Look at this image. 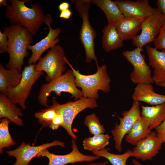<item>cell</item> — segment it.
Returning <instances> with one entry per match:
<instances>
[{"instance_id": "cell-1", "label": "cell", "mask_w": 165, "mask_h": 165, "mask_svg": "<svg viewBox=\"0 0 165 165\" xmlns=\"http://www.w3.org/2000/svg\"><path fill=\"white\" fill-rule=\"evenodd\" d=\"M28 0H10V4L7 6L5 15L12 25L19 24L35 35L44 23L46 16L41 7L34 4L31 8L25 3Z\"/></svg>"}, {"instance_id": "cell-2", "label": "cell", "mask_w": 165, "mask_h": 165, "mask_svg": "<svg viewBox=\"0 0 165 165\" xmlns=\"http://www.w3.org/2000/svg\"><path fill=\"white\" fill-rule=\"evenodd\" d=\"M8 40L9 59L6 65L8 69H17L21 72L24 60L27 57V49L33 41L32 35L19 24L12 25L4 29Z\"/></svg>"}, {"instance_id": "cell-3", "label": "cell", "mask_w": 165, "mask_h": 165, "mask_svg": "<svg viewBox=\"0 0 165 165\" xmlns=\"http://www.w3.org/2000/svg\"><path fill=\"white\" fill-rule=\"evenodd\" d=\"M65 60L73 72L76 86L81 89L83 97L96 99L99 98L98 90L105 93L110 91L111 79L107 72L106 65L99 66L97 63L96 72L93 74L86 75L81 74L79 70L75 69L66 57Z\"/></svg>"}, {"instance_id": "cell-4", "label": "cell", "mask_w": 165, "mask_h": 165, "mask_svg": "<svg viewBox=\"0 0 165 165\" xmlns=\"http://www.w3.org/2000/svg\"><path fill=\"white\" fill-rule=\"evenodd\" d=\"M52 92L60 96L62 92L69 93L75 100L83 97L82 91L76 86L75 76L71 69L61 76L42 85L38 96V100L40 105L49 107L47 103V98Z\"/></svg>"}, {"instance_id": "cell-5", "label": "cell", "mask_w": 165, "mask_h": 165, "mask_svg": "<svg viewBox=\"0 0 165 165\" xmlns=\"http://www.w3.org/2000/svg\"><path fill=\"white\" fill-rule=\"evenodd\" d=\"M72 2L82 20L79 39L85 50L86 61L89 63L94 60L96 64L97 63L94 48L96 33L91 26L89 18L88 11L91 0H75Z\"/></svg>"}, {"instance_id": "cell-6", "label": "cell", "mask_w": 165, "mask_h": 165, "mask_svg": "<svg viewBox=\"0 0 165 165\" xmlns=\"http://www.w3.org/2000/svg\"><path fill=\"white\" fill-rule=\"evenodd\" d=\"M53 99L50 107L57 114L61 115L63 122L61 126L72 139L76 140V136L72 128L73 120L79 113L86 109L97 107L96 99L83 96L74 101H70L63 104L57 103L55 99Z\"/></svg>"}, {"instance_id": "cell-7", "label": "cell", "mask_w": 165, "mask_h": 165, "mask_svg": "<svg viewBox=\"0 0 165 165\" xmlns=\"http://www.w3.org/2000/svg\"><path fill=\"white\" fill-rule=\"evenodd\" d=\"M43 74L42 71L36 70L35 64L25 66L22 72V78L20 83L14 88H8L6 95L11 102L19 104L25 110V102L32 87Z\"/></svg>"}, {"instance_id": "cell-8", "label": "cell", "mask_w": 165, "mask_h": 165, "mask_svg": "<svg viewBox=\"0 0 165 165\" xmlns=\"http://www.w3.org/2000/svg\"><path fill=\"white\" fill-rule=\"evenodd\" d=\"M65 57L63 47L57 45L50 48L44 57L40 58L35 64V69L46 72V79L49 82L62 75L65 71Z\"/></svg>"}, {"instance_id": "cell-9", "label": "cell", "mask_w": 165, "mask_h": 165, "mask_svg": "<svg viewBox=\"0 0 165 165\" xmlns=\"http://www.w3.org/2000/svg\"><path fill=\"white\" fill-rule=\"evenodd\" d=\"M142 48L137 47L131 50L122 52L123 56L133 67L130 75V79L134 84H152V75L149 65L146 62L144 56L142 53Z\"/></svg>"}, {"instance_id": "cell-10", "label": "cell", "mask_w": 165, "mask_h": 165, "mask_svg": "<svg viewBox=\"0 0 165 165\" xmlns=\"http://www.w3.org/2000/svg\"><path fill=\"white\" fill-rule=\"evenodd\" d=\"M165 23V16L157 8H154L153 13L144 20L141 33L132 40L133 45L137 47L142 48L144 46L154 42Z\"/></svg>"}, {"instance_id": "cell-11", "label": "cell", "mask_w": 165, "mask_h": 165, "mask_svg": "<svg viewBox=\"0 0 165 165\" xmlns=\"http://www.w3.org/2000/svg\"><path fill=\"white\" fill-rule=\"evenodd\" d=\"M140 106V102L134 101L131 108L122 113V117H119V124L116 123L114 128L111 131L115 141V148L119 152L122 150V143L123 138L135 122L141 117Z\"/></svg>"}, {"instance_id": "cell-12", "label": "cell", "mask_w": 165, "mask_h": 165, "mask_svg": "<svg viewBox=\"0 0 165 165\" xmlns=\"http://www.w3.org/2000/svg\"><path fill=\"white\" fill-rule=\"evenodd\" d=\"M71 142L72 151L69 153L57 155L51 153L46 149L38 154L36 157H46L49 160L48 165H66L78 162H91L101 158L97 156L84 154L79 150L75 139L72 138Z\"/></svg>"}, {"instance_id": "cell-13", "label": "cell", "mask_w": 165, "mask_h": 165, "mask_svg": "<svg viewBox=\"0 0 165 165\" xmlns=\"http://www.w3.org/2000/svg\"><path fill=\"white\" fill-rule=\"evenodd\" d=\"M55 146L65 148L64 142L58 140H55L37 146H31L23 142L17 148L6 152L9 156L14 157L16 161L13 165H28L30 162L36 157L40 152L47 148Z\"/></svg>"}, {"instance_id": "cell-14", "label": "cell", "mask_w": 165, "mask_h": 165, "mask_svg": "<svg viewBox=\"0 0 165 165\" xmlns=\"http://www.w3.org/2000/svg\"><path fill=\"white\" fill-rule=\"evenodd\" d=\"M46 16L44 23L49 27V33L45 37L35 45L28 46V49L31 50L32 53L28 60L29 64H35L46 50L55 46L60 41L58 37L61 32V28L52 29L50 25L53 22L51 16L48 14Z\"/></svg>"}, {"instance_id": "cell-15", "label": "cell", "mask_w": 165, "mask_h": 165, "mask_svg": "<svg viewBox=\"0 0 165 165\" xmlns=\"http://www.w3.org/2000/svg\"><path fill=\"white\" fill-rule=\"evenodd\" d=\"M162 142L157 136L155 131L151 133L138 144L132 150V157L144 161L151 160L161 149Z\"/></svg>"}, {"instance_id": "cell-16", "label": "cell", "mask_w": 165, "mask_h": 165, "mask_svg": "<svg viewBox=\"0 0 165 165\" xmlns=\"http://www.w3.org/2000/svg\"><path fill=\"white\" fill-rule=\"evenodd\" d=\"M114 2L124 16L146 18L152 15L154 10L148 0H115Z\"/></svg>"}, {"instance_id": "cell-17", "label": "cell", "mask_w": 165, "mask_h": 165, "mask_svg": "<svg viewBox=\"0 0 165 165\" xmlns=\"http://www.w3.org/2000/svg\"><path fill=\"white\" fill-rule=\"evenodd\" d=\"M149 64L154 69L152 79L156 84L165 81V50L159 51L147 45L146 48Z\"/></svg>"}, {"instance_id": "cell-18", "label": "cell", "mask_w": 165, "mask_h": 165, "mask_svg": "<svg viewBox=\"0 0 165 165\" xmlns=\"http://www.w3.org/2000/svg\"><path fill=\"white\" fill-rule=\"evenodd\" d=\"M145 18L124 16L119 21L115 27L122 40H133L141 30Z\"/></svg>"}, {"instance_id": "cell-19", "label": "cell", "mask_w": 165, "mask_h": 165, "mask_svg": "<svg viewBox=\"0 0 165 165\" xmlns=\"http://www.w3.org/2000/svg\"><path fill=\"white\" fill-rule=\"evenodd\" d=\"M132 97L134 101L143 102L153 106L165 103V95L155 92L152 84L137 85Z\"/></svg>"}, {"instance_id": "cell-20", "label": "cell", "mask_w": 165, "mask_h": 165, "mask_svg": "<svg viewBox=\"0 0 165 165\" xmlns=\"http://www.w3.org/2000/svg\"><path fill=\"white\" fill-rule=\"evenodd\" d=\"M23 115L22 109L16 104L11 102L6 95L0 94V118L8 119L19 126L23 125V121L20 117Z\"/></svg>"}, {"instance_id": "cell-21", "label": "cell", "mask_w": 165, "mask_h": 165, "mask_svg": "<svg viewBox=\"0 0 165 165\" xmlns=\"http://www.w3.org/2000/svg\"><path fill=\"white\" fill-rule=\"evenodd\" d=\"M141 114L150 129H155L165 119V103L152 106L142 105Z\"/></svg>"}, {"instance_id": "cell-22", "label": "cell", "mask_w": 165, "mask_h": 165, "mask_svg": "<svg viewBox=\"0 0 165 165\" xmlns=\"http://www.w3.org/2000/svg\"><path fill=\"white\" fill-rule=\"evenodd\" d=\"M152 131L148 123L141 116L126 135L125 140L128 143L136 145Z\"/></svg>"}, {"instance_id": "cell-23", "label": "cell", "mask_w": 165, "mask_h": 165, "mask_svg": "<svg viewBox=\"0 0 165 165\" xmlns=\"http://www.w3.org/2000/svg\"><path fill=\"white\" fill-rule=\"evenodd\" d=\"M22 78V72L17 69H8L0 64V91L6 95L7 89L16 86Z\"/></svg>"}, {"instance_id": "cell-24", "label": "cell", "mask_w": 165, "mask_h": 165, "mask_svg": "<svg viewBox=\"0 0 165 165\" xmlns=\"http://www.w3.org/2000/svg\"><path fill=\"white\" fill-rule=\"evenodd\" d=\"M92 3L100 8L105 14L108 25H115L124 16L114 1L111 0H91Z\"/></svg>"}, {"instance_id": "cell-25", "label": "cell", "mask_w": 165, "mask_h": 165, "mask_svg": "<svg viewBox=\"0 0 165 165\" xmlns=\"http://www.w3.org/2000/svg\"><path fill=\"white\" fill-rule=\"evenodd\" d=\"M103 33L102 46L106 51L109 52L123 46V41L117 31L115 25L105 26Z\"/></svg>"}, {"instance_id": "cell-26", "label": "cell", "mask_w": 165, "mask_h": 165, "mask_svg": "<svg viewBox=\"0 0 165 165\" xmlns=\"http://www.w3.org/2000/svg\"><path fill=\"white\" fill-rule=\"evenodd\" d=\"M110 136L108 134H101L94 135L85 138L82 142L84 148L92 152L104 149L109 143Z\"/></svg>"}, {"instance_id": "cell-27", "label": "cell", "mask_w": 165, "mask_h": 165, "mask_svg": "<svg viewBox=\"0 0 165 165\" xmlns=\"http://www.w3.org/2000/svg\"><path fill=\"white\" fill-rule=\"evenodd\" d=\"M109 148L92 152L95 156L104 157L108 160L112 165H127L128 158L132 156V151L128 149L125 153L116 154L108 152Z\"/></svg>"}, {"instance_id": "cell-28", "label": "cell", "mask_w": 165, "mask_h": 165, "mask_svg": "<svg viewBox=\"0 0 165 165\" xmlns=\"http://www.w3.org/2000/svg\"><path fill=\"white\" fill-rule=\"evenodd\" d=\"M10 121L4 118L0 120V152L2 153L4 148H9L15 144L14 140L9 133V125Z\"/></svg>"}, {"instance_id": "cell-29", "label": "cell", "mask_w": 165, "mask_h": 165, "mask_svg": "<svg viewBox=\"0 0 165 165\" xmlns=\"http://www.w3.org/2000/svg\"><path fill=\"white\" fill-rule=\"evenodd\" d=\"M84 124L88 127L90 133L93 135L104 134L105 131L104 126L101 124L99 118L94 113L86 116Z\"/></svg>"}, {"instance_id": "cell-30", "label": "cell", "mask_w": 165, "mask_h": 165, "mask_svg": "<svg viewBox=\"0 0 165 165\" xmlns=\"http://www.w3.org/2000/svg\"><path fill=\"white\" fill-rule=\"evenodd\" d=\"M57 113L53 108L49 107L47 108L41 110L35 113V117L38 120L39 123L43 127L50 126Z\"/></svg>"}, {"instance_id": "cell-31", "label": "cell", "mask_w": 165, "mask_h": 165, "mask_svg": "<svg viewBox=\"0 0 165 165\" xmlns=\"http://www.w3.org/2000/svg\"><path fill=\"white\" fill-rule=\"evenodd\" d=\"M154 43L156 49L165 50V23L161 28L159 35Z\"/></svg>"}, {"instance_id": "cell-32", "label": "cell", "mask_w": 165, "mask_h": 165, "mask_svg": "<svg viewBox=\"0 0 165 165\" xmlns=\"http://www.w3.org/2000/svg\"><path fill=\"white\" fill-rule=\"evenodd\" d=\"M8 40L7 35L0 30V53L8 52Z\"/></svg>"}, {"instance_id": "cell-33", "label": "cell", "mask_w": 165, "mask_h": 165, "mask_svg": "<svg viewBox=\"0 0 165 165\" xmlns=\"http://www.w3.org/2000/svg\"><path fill=\"white\" fill-rule=\"evenodd\" d=\"M155 129L157 136L163 143H165V119Z\"/></svg>"}, {"instance_id": "cell-34", "label": "cell", "mask_w": 165, "mask_h": 165, "mask_svg": "<svg viewBox=\"0 0 165 165\" xmlns=\"http://www.w3.org/2000/svg\"><path fill=\"white\" fill-rule=\"evenodd\" d=\"M63 122V119L61 115L57 113L53 118L49 127L53 130H57L61 126Z\"/></svg>"}, {"instance_id": "cell-35", "label": "cell", "mask_w": 165, "mask_h": 165, "mask_svg": "<svg viewBox=\"0 0 165 165\" xmlns=\"http://www.w3.org/2000/svg\"><path fill=\"white\" fill-rule=\"evenodd\" d=\"M157 8L165 16V0H158L156 2Z\"/></svg>"}, {"instance_id": "cell-36", "label": "cell", "mask_w": 165, "mask_h": 165, "mask_svg": "<svg viewBox=\"0 0 165 165\" xmlns=\"http://www.w3.org/2000/svg\"><path fill=\"white\" fill-rule=\"evenodd\" d=\"M72 13L69 9L65 10L60 12L59 17L65 19H68L71 17Z\"/></svg>"}, {"instance_id": "cell-37", "label": "cell", "mask_w": 165, "mask_h": 165, "mask_svg": "<svg viewBox=\"0 0 165 165\" xmlns=\"http://www.w3.org/2000/svg\"><path fill=\"white\" fill-rule=\"evenodd\" d=\"M70 4L69 2H63L59 5L58 9L61 12L65 10L69 9Z\"/></svg>"}, {"instance_id": "cell-38", "label": "cell", "mask_w": 165, "mask_h": 165, "mask_svg": "<svg viewBox=\"0 0 165 165\" xmlns=\"http://www.w3.org/2000/svg\"><path fill=\"white\" fill-rule=\"evenodd\" d=\"M108 163V162L107 161H105L103 162L94 163L91 162L89 164H87L86 165H107ZM70 165H74L71 164Z\"/></svg>"}, {"instance_id": "cell-39", "label": "cell", "mask_w": 165, "mask_h": 165, "mask_svg": "<svg viewBox=\"0 0 165 165\" xmlns=\"http://www.w3.org/2000/svg\"><path fill=\"white\" fill-rule=\"evenodd\" d=\"M8 5L7 4V1L6 0H0V6H7Z\"/></svg>"}, {"instance_id": "cell-40", "label": "cell", "mask_w": 165, "mask_h": 165, "mask_svg": "<svg viewBox=\"0 0 165 165\" xmlns=\"http://www.w3.org/2000/svg\"><path fill=\"white\" fill-rule=\"evenodd\" d=\"M132 162L134 165H143L135 159H133L132 161Z\"/></svg>"}, {"instance_id": "cell-41", "label": "cell", "mask_w": 165, "mask_h": 165, "mask_svg": "<svg viewBox=\"0 0 165 165\" xmlns=\"http://www.w3.org/2000/svg\"><path fill=\"white\" fill-rule=\"evenodd\" d=\"M156 84L157 85L165 88V81L163 82Z\"/></svg>"}]
</instances>
